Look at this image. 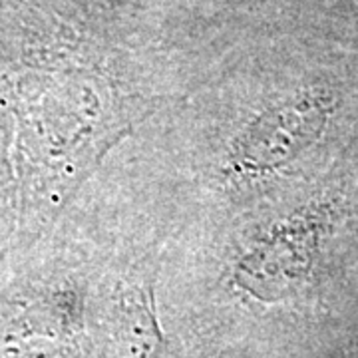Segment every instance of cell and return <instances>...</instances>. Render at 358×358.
Returning <instances> with one entry per match:
<instances>
[{
  "mask_svg": "<svg viewBox=\"0 0 358 358\" xmlns=\"http://www.w3.org/2000/svg\"><path fill=\"white\" fill-rule=\"evenodd\" d=\"M327 219L307 211L267 231L237 265V281L261 301H279L307 282Z\"/></svg>",
  "mask_w": 358,
  "mask_h": 358,
  "instance_id": "obj_3",
  "label": "cell"
},
{
  "mask_svg": "<svg viewBox=\"0 0 358 358\" xmlns=\"http://www.w3.org/2000/svg\"><path fill=\"white\" fill-rule=\"evenodd\" d=\"M10 98L4 94V90L0 88V157L8 154L10 148V124H8V115H10V108L8 106Z\"/></svg>",
  "mask_w": 358,
  "mask_h": 358,
  "instance_id": "obj_6",
  "label": "cell"
},
{
  "mask_svg": "<svg viewBox=\"0 0 358 358\" xmlns=\"http://www.w3.org/2000/svg\"><path fill=\"white\" fill-rule=\"evenodd\" d=\"M331 112V98L315 90L265 108L233 141L225 178L251 183L279 173L319 140Z\"/></svg>",
  "mask_w": 358,
  "mask_h": 358,
  "instance_id": "obj_2",
  "label": "cell"
},
{
  "mask_svg": "<svg viewBox=\"0 0 358 358\" xmlns=\"http://www.w3.org/2000/svg\"><path fill=\"white\" fill-rule=\"evenodd\" d=\"M103 358H178L159 327L154 285L148 277H131L112 294Z\"/></svg>",
  "mask_w": 358,
  "mask_h": 358,
  "instance_id": "obj_4",
  "label": "cell"
},
{
  "mask_svg": "<svg viewBox=\"0 0 358 358\" xmlns=\"http://www.w3.org/2000/svg\"><path fill=\"white\" fill-rule=\"evenodd\" d=\"M16 221H20L18 185L13 176L8 154L0 157V255L6 251L8 241L14 235Z\"/></svg>",
  "mask_w": 358,
  "mask_h": 358,
  "instance_id": "obj_5",
  "label": "cell"
},
{
  "mask_svg": "<svg viewBox=\"0 0 358 358\" xmlns=\"http://www.w3.org/2000/svg\"><path fill=\"white\" fill-rule=\"evenodd\" d=\"M0 358H90L76 282L48 263H28L0 289Z\"/></svg>",
  "mask_w": 358,
  "mask_h": 358,
  "instance_id": "obj_1",
  "label": "cell"
}]
</instances>
